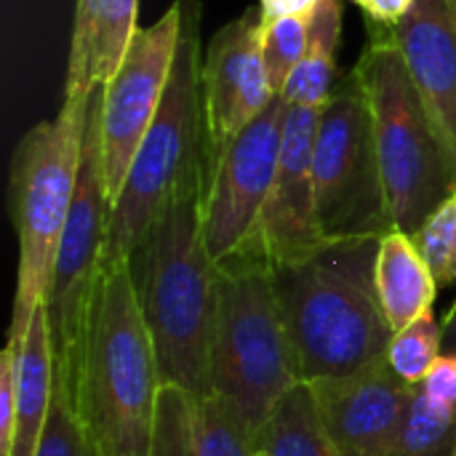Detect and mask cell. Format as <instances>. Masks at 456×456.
Listing matches in <instances>:
<instances>
[{
  "label": "cell",
  "mask_w": 456,
  "mask_h": 456,
  "mask_svg": "<svg viewBox=\"0 0 456 456\" xmlns=\"http://www.w3.org/2000/svg\"><path fill=\"white\" fill-rule=\"evenodd\" d=\"M182 35V3L171 8L150 27H139L120 69L104 86L102 99V152L107 192L115 203L136 150L150 131L174 69Z\"/></svg>",
  "instance_id": "11"
},
{
  "label": "cell",
  "mask_w": 456,
  "mask_h": 456,
  "mask_svg": "<svg viewBox=\"0 0 456 456\" xmlns=\"http://www.w3.org/2000/svg\"><path fill=\"white\" fill-rule=\"evenodd\" d=\"M139 0H77L64 99H86L120 69L139 27Z\"/></svg>",
  "instance_id": "17"
},
{
  "label": "cell",
  "mask_w": 456,
  "mask_h": 456,
  "mask_svg": "<svg viewBox=\"0 0 456 456\" xmlns=\"http://www.w3.org/2000/svg\"><path fill=\"white\" fill-rule=\"evenodd\" d=\"M419 390L438 406L456 409V355H441L422 379Z\"/></svg>",
  "instance_id": "28"
},
{
  "label": "cell",
  "mask_w": 456,
  "mask_h": 456,
  "mask_svg": "<svg viewBox=\"0 0 456 456\" xmlns=\"http://www.w3.org/2000/svg\"><path fill=\"white\" fill-rule=\"evenodd\" d=\"M411 238L428 259L438 286L456 283V187Z\"/></svg>",
  "instance_id": "25"
},
{
  "label": "cell",
  "mask_w": 456,
  "mask_h": 456,
  "mask_svg": "<svg viewBox=\"0 0 456 456\" xmlns=\"http://www.w3.org/2000/svg\"><path fill=\"white\" fill-rule=\"evenodd\" d=\"M254 456H342L321 422L307 382L291 387L256 430Z\"/></svg>",
  "instance_id": "21"
},
{
  "label": "cell",
  "mask_w": 456,
  "mask_h": 456,
  "mask_svg": "<svg viewBox=\"0 0 456 456\" xmlns=\"http://www.w3.org/2000/svg\"><path fill=\"white\" fill-rule=\"evenodd\" d=\"M182 3V35L163 104L144 134L126 184L112 203L102 267L131 262L168 203L195 182H208L200 0Z\"/></svg>",
  "instance_id": "4"
},
{
  "label": "cell",
  "mask_w": 456,
  "mask_h": 456,
  "mask_svg": "<svg viewBox=\"0 0 456 456\" xmlns=\"http://www.w3.org/2000/svg\"><path fill=\"white\" fill-rule=\"evenodd\" d=\"M441 355H444V323H438L433 310L417 318L403 331L393 334L387 347V363L393 374L411 387L422 385V379L428 377V371L436 366Z\"/></svg>",
  "instance_id": "23"
},
{
  "label": "cell",
  "mask_w": 456,
  "mask_h": 456,
  "mask_svg": "<svg viewBox=\"0 0 456 456\" xmlns=\"http://www.w3.org/2000/svg\"><path fill=\"white\" fill-rule=\"evenodd\" d=\"M289 104L278 94L208 168L203 195V238L214 262L240 251L256 232L275 184Z\"/></svg>",
  "instance_id": "10"
},
{
  "label": "cell",
  "mask_w": 456,
  "mask_h": 456,
  "mask_svg": "<svg viewBox=\"0 0 456 456\" xmlns=\"http://www.w3.org/2000/svg\"><path fill=\"white\" fill-rule=\"evenodd\" d=\"M444 355H456V302L444 321Z\"/></svg>",
  "instance_id": "31"
},
{
  "label": "cell",
  "mask_w": 456,
  "mask_h": 456,
  "mask_svg": "<svg viewBox=\"0 0 456 456\" xmlns=\"http://www.w3.org/2000/svg\"><path fill=\"white\" fill-rule=\"evenodd\" d=\"M206 182L182 190L131 256L163 385L208 395L216 262L203 238Z\"/></svg>",
  "instance_id": "3"
},
{
  "label": "cell",
  "mask_w": 456,
  "mask_h": 456,
  "mask_svg": "<svg viewBox=\"0 0 456 456\" xmlns=\"http://www.w3.org/2000/svg\"><path fill=\"white\" fill-rule=\"evenodd\" d=\"M307 21L299 16H283V19H262L259 43H262V59L270 75V86L275 94L283 91L291 72L299 67L307 51Z\"/></svg>",
  "instance_id": "24"
},
{
  "label": "cell",
  "mask_w": 456,
  "mask_h": 456,
  "mask_svg": "<svg viewBox=\"0 0 456 456\" xmlns=\"http://www.w3.org/2000/svg\"><path fill=\"white\" fill-rule=\"evenodd\" d=\"M374 286L379 307L393 334L411 326L433 310L438 281L411 235L390 230L382 235L374 265Z\"/></svg>",
  "instance_id": "19"
},
{
  "label": "cell",
  "mask_w": 456,
  "mask_h": 456,
  "mask_svg": "<svg viewBox=\"0 0 456 456\" xmlns=\"http://www.w3.org/2000/svg\"><path fill=\"white\" fill-rule=\"evenodd\" d=\"M86 115L88 96L64 99L56 118L35 123L13 150L8 208L19 243V265L8 342H19L37 307L45 305L77 187Z\"/></svg>",
  "instance_id": "7"
},
{
  "label": "cell",
  "mask_w": 456,
  "mask_h": 456,
  "mask_svg": "<svg viewBox=\"0 0 456 456\" xmlns=\"http://www.w3.org/2000/svg\"><path fill=\"white\" fill-rule=\"evenodd\" d=\"M307 385L342 456H390L417 390L393 374L387 358L355 374Z\"/></svg>",
  "instance_id": "14"
},
{
  "label": "cell",
  "mask_w": 456,
  "mask_h": 456,
  "mask_svg": "<svg viewBox=\"0 0 456 456\" xmlns=\"http://www.w3.org/2000/svg\"><path fill=\"white\" fill-rule=\"evenodd\" d=\"M366 32L369 43L353 69L374 120L387 216L393 230L417 235L456 187V163L411 80L401 48L379 29L366 27Z\"/></svg>",
  "instance_id": "6"
},
{
  "label": "cell",
  "mask_w": 456,
  "mask_h": 456,
  "mask_svg": "<svg viewBox=\"0 0 456 456\" xmlns=\"http://www.w3.org/2000/svg\"><path fill=\"white\" fill-rule=\"evenodd\" d=\"M299 382L273 286V267L259 248L243 246L216 262L211 390L256 436L273 409Z\"/></svg>",
  "instance_id": "5"
},
{
  "label": "cell",
  "mask_w": 456,
  "mask_h": 456,
  "mask_svg": "<svg viewBox=\"0 0 456 456\" xmlns=\"http://www.w3.org/2000/svg\"><path fill=\"white\" fill-rule=\"evenodd\" d=\"M150 456H254V433L216 393L163 385Z\"/></svg>",
  "instance_id": "16"
},
{
  "label": "cell",
  "mask_w": 456,
  "mask_h": 456,
  "mask_svg": "<svg viewBox=\"0 0 456 456\" xmlns=\"http://www.w3.org/2000/svg\"><path fill=\"white\" fill-rule=\"evenodd\" d=\"M379 240H331L302 259L270 265L302 382L347 377L387 358L393 331L374 286Z\"/></svg>",
  "instance_id": "2"
},
{
  "label": "cell",
  "mask_w": 456,
  "mask_h": 456,
  "mask_svg": "<svg viewBox=\"0 0 456 456\" xmlns=\"http://www.w3.org/2000/svg\"><path fill=\"white\" fill-rule=\"evenodd\" d=\"M163 379L131 262L102 267L75 371L56 390L96 456H150Z\"/></svg>",
  "instance_id": "1"
},
{
  "label": "cell",
  "mask_w": 456,
  "mask_h": 456,
  "mask_svg": "<svg viewBox=\"0 0 456 456\" xmlns=\"http://www.w3.org/2000/svg\"><path fill=\"white\" fill-rule=\"evenodd\" d=\"M102 99H104V86L88 96L77 187H75L72 208L56 251L53 275L45 297L59 387H67L75 371L94 291L102 275V256H104L107 224L112 211L107 176H104V152H102Z\"/></svg>",
  "instance_id": "9"
},
{
  "label": "cell",
  "mask_w": 456,
  "mask_h": 456,
  "mask_svg": "<svg viewBox=\"0 0 456 456\" xmlns=\"http://www.w3.org/2000/svg\"><path fill=\"white\" fill-rule=\"evenodd\" d=\"M262 13L246 8L227 21L211 40L203 56V115L208 168L219 152L278 96L262 59Z\"/></svg>",
  "instance_id": "12"
},
{
  "label": "cell",
  "mask_w": 456,
  "mask_h": 456,
  "mask_svg": "<svg viewBox=\"0 0 456 456\" xmlns=\"http://www.w3.org/2000/svg\"><path fill=\"white\" fill-rule=\"evenodd\" d=\"M390 456H456V409L438 406L417 387Z\"/></svg>",
  "instance_id": "22"
},
{
  "label": "cell",
  "mask_w": 456,
  "mask_h": 456,
  "mask_svg": "<svg viewBox=\"0 0 456 456\" xmlns=\"http://www.w3.org/2000/svg\"><path fill=\"white\" fill-rule=\"evenodd\" d=\"M342 0H321L307 21V51L281 96L289 107L323 110L337 88V51L342 40Z\"/></svg>",
  "instance_id": "20"
},
{
  "label": "cell",
  "mask_w": 456,
  "mask_h": 456,
  "mask_svg": "<svg viewBox=\"0 0 456 456\" xmlns=\"http://www.w3.org/2000/svg\"><path fill=\"white\" fill-rule=\"evenodd\" d=\"M321 110L289 107L278 174L254 238L246 246L259 248L270 265L302 259L326 240L315 216L313 150Z\"/></svg>",
  "instance_id": "13"
},
{
  "label": "cell",
  "mask_w": 456,
  "mask_h": 456,
  "mask_svg": "<svg viewBox=\"0 0 456 456\" xmlns=\"http://www.w3.org/2000/svg\"><path fill=\"white\" fill-rule=\"evenodd\" d=\"M363 16L366 24L374 27H398L417 5V0H353Z\"/></svg>",
  "instance_id": "29"
},
{
  "label": "cell",
  "mask_w": 456,
  "mask_h": 456,
  "mask_svg": "<svg viewBox=\"0 0 456 456\" xmlns=\"http://www.w3.org/2000/svg\"><path fill=\"white\" fill-rule=\"evenodd\" d=\"M315 216L326 243L387 235L390 216L379 171L374 120L363 86L350 69L323 104L315 150Z\"/></svg>",
  "instance_id": "8"
},
{
  "label": "cell",
  "mask_w": 456,
  "mask_h": 456,
  "mask_svg": "<svg viewBox=\"0 0 456 456\" xmlns=\"http://www.w3.org/2000/svg\"><path fill=\"white\" fill-rule=\"evenodd\" d=\"M13 350V401H16V436L13 454L35 456L56 393V358L53 337L45 305L29 321L27 334L19 342H8Z\"/></svg>",
  "instance_id": "18"
},
{
  "label": "cell",
  "mask_w": 456,
  "mask_h": 456,
  "mask_svg": "<svg viewBox=\"0 0 456 456\" xmlns=\"http://www.w3.org/2000/svg\"><path fill=\"white\" fill-rule=\"evenodd\" d=\"M403 53L411 80L456 163V8L452 0H417L398 27H374Z\"/></svg>",
  "instance_id": "15"
},
{
  "label": "cell",
  "mask_w": 456,
  "mask_h": 456,
  "mask_svg": "<svg viewBox=\"0 0 456 456\" xmlns=\"http://www.w3.org/2000/svg\"><path fill=\"white\" fill-rule=\"evenodd\" d=\"M452 3H454V8H456V0H452Z\"/></svg>",
  "instance_id": "32"
},
{
  "label": "cell",
  "mask_w": 456,
  "mask_h": 456,
  "mask_svg": "<svg viewBox=\"0 0 456 456\" xmlns=\"http://www.w3.org/2000/svg\"><path fill=\"white\" fill-rule=\"evenodd\" d=\"M35 456H96L75 419L69 401L59 390L53 393V406H51V414H48Z\"/></svg>",
  "instance_id": "26"
},
{
  "label": "cell",
  "mask_w": 456,
  "mask_h": 456,
  "mask_svg": "<svg viewBox=\"0 0 456 456\" xmlns=\"http://www.w3.org/2000/svg\"><path fill=\"white\" fill-rule=\"evenodd\" d=\"M16 401H13V350L5 345L0 355V456L13 454Z\"/></svg>",
  "instance_id": "27"
},
{
  "label": "cell",
  "mask_w": 456,
  "mask_h": 456,
  "mask_svg": "<svg viewBox=\"0 0 456 456\" xmlns=\"http://www.w3.org/2000/svg\"><path fill=\"white\" fill-rule=\"evenodd\" d=\"M321 0H259L262 19H283V16H299L310 19Z\"/></svg>",
  "instance_id": "30"
}]
</instances>
